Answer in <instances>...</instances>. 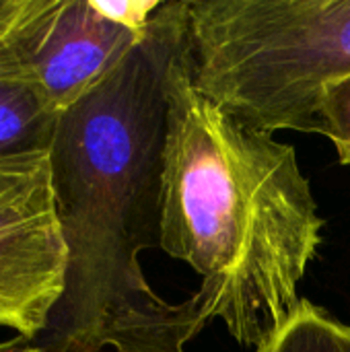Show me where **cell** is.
<instances>
[{"label": "cell", "mask_w": 350, "mask_h": 352, "mask_svg": "<svg viewBox=\"0 0 350 352\" xmlns=\"http://www.w3.org/2000/svg\"><path fill=\"white\" fill-rule=\"evenodd\" d=\"M66 264L50 151L0 157V328L39 340L64 293Z\"/></svg>", "instance_id": "obj_4"}, {"label": "cell", "mask_w": 350, "mask_h": 352, "mask_svg": "<svg viewBox=\"0 0 350 352\" xmlns=\"http://www.w3.org/2000/svg\"><path fill=\"white\" fill-rule=\"evenodd\" d=\"M194 85L266 134L316 132L324 87L350 74V0H188Z\"/></svg>", "instance_id": "obj_3"}, {"label": "cell", "mask_w": 350, "mask_h": 352, "mask_svg": "<svg viewBox=\"0 0 350 352\" xmlns=\"http://www.w3.org/2000/svg\"><path fill=\"white\" fill-rule=\"evenodd\" d=\"M161 250L202 278L198 297L241 346L258 349L301 305L324 219L291 144L250 128L192 78L188 37L171 60Z\"/></svg>", "instance_id": "obj_2"}, {"label": "cell", "mask_w": 350, "mask_h": 352, "mask_svg": "<svg viewBox=\"0 0 350 352\" xmlns=\"http://www.w3.org/2000/svg\"><path fill=\"white\" fill-rule=\"evenodd\" d=\"M58 118L0 33V157L47 151Z\"/></svg>", "instance_id": "obj_6"}, {"label": "cell", "mask_w": 350, "mask_h": 352, "mask_svg": "<svg viewBox=\"0 0 350 352\" xmlns=\"http://www.w3.org/2000/svg\"><path fill=\"white\" fill-rule=\"evenodd\" d=\"M93 4L103 16L136 33H144L157 10L163 6L161 0H93Z\"/></svg>", "instance_id": "obj_9"}, {"label": "cell", "mask_w": 350, "mask_h": 352, "mask_svg": "<svg viewBox=\"0 0 350 352\" xmlns=\"http://www.w3.org/2000/svg\"><path fill=\"white\" fill-rule=\"evenodd\" d=\"M316 134H324L336 148L342 165H350V74L324 87Z\"/></svg>", "instance_id": "obj_8"}, {"label": "cell", "mask_w": 350, "mask_h": 352, "mask_svg": "<svg viewBox=\"0 0 350 352\" xmlns=\"http://www.w3.org/2000/svg\"><path fill=\"white\" fill-rule=\"evenodd\" d=\"M186 37L188 0L163 2L130 56L58 118L47 151L68 264L35 352H186L210 322L196 293L159 297L138 260L161 248L165 82Z\"/></svg>", "instance_id": "obj_1"}, {"label": "cell", "mask_w": 350, "mask_h": 352, "mask_svg": "<svg viewBox=\"0 0 350 352\" xmlns=\"http://www.w3.org/2000/svg\"><path fill=\"white\" fill-rule=\"evenodd\" d=\"M256 352H350V326L303 299Z\"/></svg>", "instance_id": "obj_7"}, {"label": "cell", "mask_w": 350, "mask_h": 352, "mask_svg": "<svg viewBox=\"0 0 350 352\" xmlns=\"http://www.w3.org/2000/svg\"><path fill=\"white\" fill-rule=\"evenodd\" d=\"M0 352H35V346H33V342H27V340L14 336L10 340L0 342Z\"/></svg>", "instance_id": "obj_10"}, {"label": "cell", "mask_w": 350, "mask_h": 352, "mask_svg": "<svg viewBox=\"0 0 350 352\" xmlns=\"http://www.w3.org/2000/svg\"><path fill=\"white\" fill-rule=\"evenodd\" d=\"M0 33L47 107L62 116L99 87L146 31L109 21L93 0H0Z\"/></svg>", "instance_id": "obj_5"}]
</instances>
